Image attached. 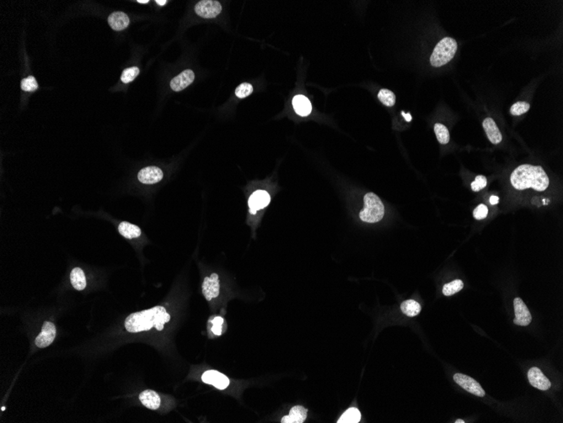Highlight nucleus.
Wrapping results in <instances>:
<instances>
[{"mask_svg": "<svg viewBox=\"0 0 563 423\" xmlns=\"http://www.w3.org/2000/svg\"><path fill=\"white\" fill-rule=\"evenodd\" d=\"M498 202H499V198L496 197V196H491V198H490V203H491V204H493V205H495L496 203H498Z\"/></svg>", "mask_w": 563, "mask_h": 423, "instance_id": "obj_34", "label": "nucleus"}, {"mask_svg": "<svg viewBox=\"0 0 563 423\" xmlns=\"http://www.w3.org/2000/svg\"><path fill=\"white\" fill-rule=\"evenodd\" d=\"M434 132H435L436 136L438 139V142L442 144V145H446L449 142L450 136H449V132L448 129L446 128L443 124L441 123H436L434 125Z\"/></svg>", "mask_w": 563, "mask_h": 423, "instance_id": "obj_24", "label": "nucleus"}, {"mask_svg": "<svg viewBox=\"0 0 563 423\" xmlns=\"http://www.w3.org/2000/svg\"><path fill=\"white\" fill-rule=\"evenodd\" d=\"M513 306L515 313V319L513 320L514 324L519 326H527L530 324L532 320L531 313L523 300L519 297H517L513 301Z\"/></svg>", "mask_w": 563, "mask_h": 423, "instance_id": "obj_8", "label": "nucleus"}, {"mask_svg": "<svg viewBox=\"0 0 563 423\" xmlns=\"http://www.w3.org/2000/svg\"><path fill=\"white\" fill-rule=\"evenodd\" d=\"M253 92V87L251 84H240L235 90V95L239 98H246Z\"/></svg>", "mask_w": 563, "mask_h": 423, "instance_id": "obj_30", "label": "nucleus"}, {"mask_svg": "<svg viewBox=\"0 0 563 423\" xmlns=\"http://www.w3.org/2000/svg\"><path fill=\"white\" fill-rule=\"evenodd\" d=\"M271 197L267 191L257 190L254 192L249 198L248 204L251 214H256V212L263 209L269 204Z\"/></svg>", "mask_w": 563, "mask_h": 423, "instance_id": "obj_11", "label": "nucleus"}, {"mask_svg": "<svg viewBox=\"0 0 563 423\" xmlns=\"http://www.w3.org/2000/svg\"><path fill=\"white\" fill-rule=\"evenodd\" d=\"M70 281L73 287L78 291H82L86 287V278L84 271L79 267L74 269L70 273Z\"/></svg>", "mask_w": 563, "mask_h": 423, "instance_id": "obj_21", "label": "nucleus"}, {"mask_svg": "<svg viewBox=\"0 0 563 423\" xmlns=\"http://www.w3.org/2000/svg\"><path fill=\"white\" fill-rule=\"evenodd\" d=\"M483 128L486 131V135L489 140L494 145H497L502 141V136L499 129L496 126V123L491 118H487L484 120Z\"/></svg>", "mask_w": 563, "mask_h": 423, "instance_id": "obj_16", "label": "nucleus"}, {"mask_svg": "<svg viewBox=\"0 0 563 423\" xmlns=\"http://www.w3.org/2000/svg\"><path fill=\"white\" fill-rule=\"evenodd\" d=\"M56 333V327L52 322H44L42 331L36 338V346L39 348H46L50 346L54 342Z\"/></svg>", "mask_w": 563, "mask_h": 423, "instance_id": "obj_7", "label": "nucleus"}, {"mask_svg": "<svg viewBox=\"0 0 563 423\" xmlns=\"http://www.w3.org/2000/svg\"><path fill=\"white\" fill-rule=\"evenodd\" d=\"M171 320V316L166 308L161 306L154 307L148 310L132 313L126 319L125 328L128 332L139 333L147 331L155 327L159 331Z\"/></svg>", "mask_w": 563, "mask_h": 423, "instance_id": "obj_1", "label": "nucleus"}, {"mask_svg": "<svg viewBox=\"0 0 563 423\" xmlns=\"http://www.w3.org/2000/svg\"><path fill=\"white\" fill-rule=\"evenodd\" d=\"M155 2H156V3H157L158 5L160 6H165V5H166V3H167V1H166V0H162V1H160V0H156Z\"/></svg>", "mask_w": 563, "mask_h": 423, "instance_id": "obj_36", "label": "nucleus"}, {"mask_svg": "<svg viewBox=\"0 0 563 423\" xmlns=\"http://www.w3.org/2000/svg\"><path fill=\"white\" fill-rule=\"evenodd\" d=\"M454 380L457 384H459L460 387L470 394H475L479 397H484L486 394L480 383L469 376L461 373H456L454 375Z\"/></svg>", "mask_w": 563, "mask_h": 423, "instance_id": "obj_6", "label": "nucleus"}, {"mask_svg": "<svg viewBox=\"0 0 563 423\" xmlns=\"http://www.w3.org/2000/svg\"><path fill=\"white\" fill-rule=\"evenodd\" d=\"M455 422H456V423H464V420H460V419H459V420H457L456 421H455Z\"/></svg>", "mask_w": 563, "mask_h": 423, "instance_id": "obj_38", "label": "nucleus"}, {"mask_svg": "<svg viewBox=\"0 0 563 423\" xmlns=\"http://www.w3.org/2000/svg\"><path fill=\"white\" fill-rule=\"evenodd\" d=\"M139 399L144 406L150 410H157L161 404V399L155 391L146 389L139 394Z\"/></svg>", "mask_w": 563, "mask_h": 423, "instance_id": "obj_15", "label": "nucleus"}, {"mask_svg": "<svg viewBox=\"0 0 563 423\" xmlns=\"http://www.w3.org/2000/svg\"><path fill=\"white\" fill-rule=\"evenodd\" d=\"M108 23L112 29L119 32L126 29L129 26L130 21L125 13L117 11L110 16L108 18Z\"/></svg>", "mask_w": 563, "mask_h": 423, "instance_id": "obj_18", "label": "nucleus"}, {"mask_svg": "<svg viewBox=\"0 0 563 423\" xmlns=\"http://www.w3.org/2000/svg\"><path fill=\"white\" fill-rule=\"evenodd\" d=\"M202 290L206 300L211 301L212 299L216 298L219 295L220 290L219 276L214 273L209 277H206L203 281Z\"/></svg>", "mask_w": 563, "mask_h": 423, "instance_id": "obj_12", "label": "nucleus"}, {"mask_svg": "<svg viewBox=\"0 0 563 423\" xmlns=\"http://www.w3.org/2000/svg\"><path fill=\"white\" fill-rule=\"evenodd\" d=\"M213 323H214V327L212 328V331H213L215 335H221L222 324L224 323L223 318H221V317H216V318H214Z\"/></svg>", "mask_w": 563, "mask_h": 423, "instance_id": "obj_33", "label": "nucleus"}, {"mask_svg": "<svg viewBox=\"0 0 563 423\" xmlns=\"http://www.w3.org/2000/svg\"><path fill=\"white\" fill-rule=\"evenodd\" d=\"M307 409L300 405L293 407L289 415L282 418V423H303L307 417Z\"/></svg>", "mask_w": 563, "mask_h": 423, "instance_id": "obj_19", "label": "nucleus"}, {"mask_svg": "<svg viewBox=\"0 0 563 423\" xmlns=\"http://www.w3.org/2000/svg\"><path fill=\"white\" fill-rule=\"evenodd\" d=\"M529 107H530V106L528 102H516L510 108V113L513 116H520L523 113H527L529 110Z\"/></svg>", "mask_w": 563, "mask_h": 423, "instance_id": "obj_28", "label": "nucleus"}, {"mask_svg": "<svg viewBox=\"0 0 563 423\" xmlns=\"http://www.w3.org/2000/svg\"><path fill=\"white\" fill-rule=\"evenodd\" d=\"M528 379L533 387L540 390H547L551 386L550 380L538 367H531L528 370Z\"/></svg>", "mask_w": 563, "mask_h": 423, "instance_id": "obj_13", "label": "nucleus"}, {"mask_svg": "<svg viewBox=\"0 0 563 423\" xmlns=\"http://www.w3.org/2000/svg\"><path fill=\"white\" fill-rule=\"evenodd\" d=\"M488 215V208L485 204H479L473 212V217L476 220L485 219Z\"/></svg>", "mask_w": 563, "mask_h": 423, "instance_id": "obj_32", "label": "nucleus"}, {"mask_svg": "<svg viewBox=\"0 0 563 423\" xmlns=\"http://www.w3.org/2000/svg\"><path fill=\"white\" fill-rule=\"evenodd\" d=\"M293 106L295 113L302 117L310 115L312 111V105L310 103V100L302 95H297L294 97Z\"/></svg>", "mask_w": 563, "mask_h": 423, "instance_id": "obj_17", "label": "nucleus"}, {"mask_svg": "<svg viewBox=\"0 0 563 423\" xmlns=\"http://www.w3.org/2000/svg\"><path fill=\"white\" fill-rule=\"evenodd\" d=\"M361 420V413L358 409L352 407L346 410L340 417L338 423H358Z\"/></svg>", "mask_w": 563, "mask_h": 423, "instance_id": "obj_23", "label": "nucleus"}, {"mask_svg": "<svg viewBox=\"0 0 563 423\" xmlns=\"http://www.w3.org/2000/svg\"><path fill=\"white\" fill-rule=\"evenodd\" d=\"M457 48L458 45L454 39L450 38H443L437 44L432 52L430 58L431 65L433 67H441L448 64L456 54Z\"/></svg>", "mask_w": 563, "mask_h": 423, "instance_id": "obj_3", "label": "nucleus"}, {"mask_svg": "<svg viewBox=\"0 0 563 423\" xmlns=\"http://www.w3.org/2000/svg\"><path fill=\"white\" fill-rule=\"evenodd\" d=\"M363 198L364 209L359 214L361 220L368 223L381 221L384 216V206L380 198L373 193H366Z\"/></svg>", "mask_w": 563, "mask_h": 423, "instance_id": "obj_4", "label": "nucleus"}, {"mask_svg": "<svg viewBox=\"0 0 563 423\" xmlns=\"http://www.w3.org/2000/svg\"><path fill=\"white\" fill-rule=\"evenodd\" d=\"M510 181L512 187L518 190L533 188L542 192L549 186V177L541 166L524 164L512 171Z\"/></svg>", "mask_w": 563, "mask_h": 423, "instance_id": "obj_2", "label": "nucleus"}, {"mask_svg": "<svg viewBox=\"0 0 563 423\" xmlns=\"http://www.w3.org/2000/svg\"><path fill=\"white\" fill-rule=\"evenodd\" d=\"M401 311L409 317H415L421 312V305L415 300L405 301L400 306Z\"/></svg>", "mask_w": 563, "mask_h": 423, "instance_id": "obj_22", "label": "nucleus"}, {"mask_svg": "<svg viewBox=\"0 0 563 423\" xmlns=\"http://www.w3.org/2000/svg\"><path fill=\"white\" fill-rule=\"evenodd\" d=\"M486 183H487L486 177H484L482 175H479L475 177V181L471 182V189L474 192H478V191L483 189L484 187H486Z\"/></svg>", "mask_w": 563, "mask_h": 423, "instance_id": "obj_31", "label": "nucleus"}, {"mask_svg": "<svg viewBox=\"0 0 563 423\" xmlns=\"http://www.w3.org/2000/svg\"><path fill=\"white\" fill-rule=\"evenodd\" d=\"M163 171L158 166H150L140 170L138 179L144 184H155L163 178Z\"/></svg>", "mask_w": 563, "mask_h": 423, "instance_id": "obj_9", "label": "nucleus"}, {"mask_svg": "<svg viewBox=\"0 0 563 423\" xmlns=\"http://www.w3.org/2000/svg\"><path fill=\"white\" fill-rule=\"evenodd\" d=\"M401 114L403 115L404 118H405V119H406V121H407V122H410V121H411V116L410 113H404V112H402V113H401Z\"/></svg>", "mask_w": 563, "mask_h": 423, "instance_id": "obj_35", "label": "nucleus"}, {"mask_svg": "<svg viewBox=\"0 0 563 423\" xmlns=\"http://www.w3.org/2000/svg\"><path fill=\"white\" fill-rule=\"evenodd\" d=\"M118 231L122 236L126 239H134L141 236L142 231L138 226L128 222H123L118 226Z\"/></svg>", "mask_w": 563, "mask_h": 423, "instance_id": "obj_20", "label": "nucleus"}, {"mask_svg": "<svg viewBox=\"0 0 563 423\" xmlns=\"http://www.w3.org/2000/svg\"><path fill=\"white\" fill-rule=\"evenodd\" d=\"M22 89L23 91H29V92L37 91L38 89V84L35 77L29 76L23 79L22 81Z\"/></svg>", "mask_w": 563, "mask_h": 423, "instance_id": "obj_29", "label": "nucleus"}, {"mask_svg": "<svg viewBox=\"0 0 563 423\" xmlns=\"http://www.w3.org/2000/svg\"><path fill=\"white\" fill-rule=\"evenodd\" d=\"M222 6L219 1L202 0L195 6V12L198 16L204 19H212L221 13Z\"/></svg>", "mask_w": 563, "mask_h": 423, "instance_id": "obj_5", "label": "nucleus"}, {"mask_svg": "<svg viewBox=\"0 0 563 423\" xmlns=\"http://www.w3.org/2000/svg\"><path fill=\"white\" fill-rule=\"evenodd\" d=\"M140 70L138 67H131L126 69L122 74L121 76V81H123V83L128 84L130 83L132 81H134L136 79L137 76L139 75Z\"/></svg>", "mask_w": 563, "mask_h": 423, "instance_id": "obj_27", "label": "nucleus"}, {"mask_svg": "<svg viewBox=\"0 0 563 423\" xmlns=\"http://www.w3.org/2000/svg\"><path fill=\"white\" fill-rule=\"evenodd\" d=\"M137 2H138V3H139V4L150 3V1H149V0H138V1H137Z\"/></svg>", "mask_w": 563, "mask_h": 423, "instance_id": "obj_37", "label": "nucleus"}, {"mask_svg": "<svg viewBox=\"0 0 563 423\" xmlns=\"http://www.w3.org/2000/svg\"><path fill=\"white\" fill-rule=\"evenodd\" d=\"M378 98L383 104L387 107H392L395 103V94L387 89H382L378 94Z\"/></svg>", "mask_w": 563, "mask_h": 423, "instance_id": "obj_26", "label": "nucleus"}, {"mask_svg": "<svg viewBox=\"0 0 563 423\" xmlns=\"http://www.w3.org/2000/svg\"><path fill=\"white\" fill-rule=\"evenodd\" d=\"M464 287V283L461 280H455L450 283H447L443 287V293L444 296H452L455 294L459 291H461Z\"/></svg>", "mask_w": 563, "mask_h": 423, "instance_id": "obj_25", "label": "nucleus"}, {"mask_svg": "<svg viewBox=\"0 0 563 423\" xmlns=\"http://www.w3.org/2000/svg\"><path fill=\"white\" fill-rule=\"evenodd\" d=\"M202 380L219 389H224L230 385V379L216 370H209L204 372L202 376Z\"/></svg>", "mask_w": 563, "mask_h": 423, "instance_id": "obj_10", "label": "nucleus"}, {"mask_svg": "<svg viewBox=\"0 0 563 423\" xmlns=\"http://www.w3.org/2000/svg\"><path fill=\"white\" fill-rule=\"evenodd\" d=\"M195 80L194 72L191 70H184L171 81V87L174 91H183Z\"/></svg>", "mask_w": 563, "mask_h": 423, "instance_id": "obj_14", "label": "nucleus"}]
</instances>
